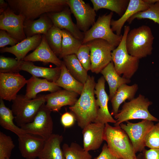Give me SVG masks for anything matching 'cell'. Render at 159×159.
<instances>
[{"mask_svg":"<svg viewBox=\"0 0 159 159\" xmlns=\"http://www.w3.org/2000/svg\"><path fill=\"white\" fill-rule=\"evenodd\" d=\"M113 15L112 12L109 14L100 16L94 24L88 31L84 33L82 44L95 39L104 40L115 48L120 42L122 35L114 33L111 26V21Z\"/></svg>","mask_w":159,"mask_h":159,"instance_id":"obj_8","label":"cell"},{"mask_svg":"<svg viewBox=\"0 0 159 159\" xmlns=\"http://www.w3.org/2000/svg\"><path fill=\"white\" fill-rule=\"evenodd\" d=\"M76 120L74 115L70 112H66L61 116L60 121L61 124L64 128L72 126Z\"/></svg>","mask_w":159,"mask_h":159,"instance_id":"obj_42","label":"cell"},{"mask_svg":"<svg viewBox=\"0 0 159 159\" xmlns=\"http://www.w3.org/2000/svg\"><path fill=\"white\" fill-rule=\"evenodd\" d=\"M96 84L94 77L89 75L80 97L74 105L69 107L78 126L82 129L94 122L97 116L98 107L94 93Z\"/></svg>","mask_w":159,"mask_h":159,"instance_id":"obj_1","label":"cell"},{"mask_svg":"<svg viewBox=\"0 0 159 159\" xmlns=\"http://www.w3.org/2000/svg\"><path fill=\"white\" fill-rule=\"evenodd\" d=\"M63 139L62 135L52 134L46 140L44 147L39 154V159H65L61 144Z\"/></svg>","mask_w":159,"mask_h":159,"instance_id":"obj_24","label":"cell"},{"mask_svg":"<svg viewBox=\"0 0 159 159\" xmlns=\"http://www.w3.org/2000/svg\"><path fill=\"white\" fill-rule=\"evenodd\" d=\"M152 104L151 101L141 94L129 102H125L121 109L114 116L116 121L115 126H119L124 122L134 119L159 121V120L149 111L148 107Z\"/></svg>","mask_w":159,"mask_h":159,"instance_id":"obj_5","label":"cell"},{"mask_svg":"<svg viewBox=\"0 0 159 159\" xmlns=\"http://www.w3.org/2000/svg\"><path fill=\"white\" fill-rule=\"evenodd\" d=\"M14 13L25 20H33L42 15L59 12L67 6V0H6Z\"/></svg>","mask_w":159,"mask_h":159,"instance_id":"obj_2","label":"cell"},{"mask_svg":"<svg viewBox=\"0 0 159 159\" xmlns=\"http://www.w3.org/2000/svg\"><path fill=\"white\" fill-rule=\"evenodd\" d=\"M61 67V74L55 82L56 84L64 89L73 92L80 95L83 90L84 84L77 81L70 74L63 62Z\"/></svg>","mask_w":159,"mask_h":159,"instance_id":"obj_30","label":"cell"},{"mask_svg":"<svg viewBox=\"0 0 159 159\" xmlns=\"http://www.w3.org/2000/svg\"><path fill=\"white\" fill-rule=\"evenodd\" d=\"M79 95L75 92L61 89L45 95V105L52 111L58 112L63 106L74 105Z\"/></svg>","mask_w":159,"mask_h":159,"instance_id":"obj_20","label":"cell"},{"mask_svg":"<svg viewBox=\"0 0 159 159\" xmlns=\"http://www.w3.org/2000/svg\"><path fill=\"white\" fill-rule=\"evenodd\" d=\"M25 20L23 16L15 14L9 6L0 14V29L21 42L26 38L24 30Z\"/></svg>","mask_w":159,"mask_h":159,"instance_id":"obj_14","label":"cell"},{"mask_svg":"<svg viewBox=\"0 0 159 159\" xmlns=\"http://www.w3.org/2000/svg\"><path fill=\"white\" fill-rule=\"evenodd\" d=\"M62 59L63 62L70 74L77 81L84 84L89 75L88 71L82 66L76 55H67Z\"/></svg>","mask_w":159,"mask_h":159,"instance_id":"obj_29","label":"cell"},{"mask_svg":"<svg viewBox=\"0 0 159 159\" xmlns=\"http://www.w3.org/2000/svg\"><path fill=\"white\" fill-rule=\"evenodd\" d=\"M15 145L11 137L0 132V159L10 158Z\"/></svg>","mask_w":159,"mask_h":159,"instance_id":"obj_38","label":"cell"},{"mask_svg":"<svg viewBox=\"0 0 159 159\" xmlns=\"http://www.w3.org/2000/svg\"><path fill=\"white\" fill-rule=\"evenodd\" d=\"M52 111L43 104L40 108L32 122L24 125L20 127L26 133L39 136L45 140L52 134L53 122Z\"/></svg>","mask_w":159,"mask_h":159,"instance_id":"obj_10","label":"cell"},{"mask_svg":"<svg viewBox=\"0 0 159 159\" xmlns=\"http://www.w3.org/2000/svg\"><path fill=\"white\" fill-rule=\"evenodd\" d=\"M90 50L91 67L93 73L98 74L112 61L111 53L115 48L107 41L101 39L86 43Z\"/></svg>","mask_w":159,"mask_h":159,"instance_id":"obj_9","label":"cell"},{"mask_svg":"<svg viewBox=\"0 0 159 159\" xmlns=\"http://www.w3.org/2000/svg\"><path fill=\"white\" fill-rule=\"evenodd\" d=\"M6 159H10V158H7Z\"/></svg>","mask_w":159,"mask_h":159,"instance_id":"obj_47","label":"cell"},{"mask_svg":"<svg viewBox=\"0 0 159 159\" xmlns=\"http://www.w3.org/2000/svg\"><path fill=\"white\" fill-rule=\"evenodd\" d=\"M14 116L11 110L6 107L3 100L0 99V125L4 128L14 132L18 137L26 132L15 125L13 120Z\"/></svg>","mask_w":159,"mask_h":159,"instance_id":"obj_31","label":"cell"},{"mask_svg":"<svg viewBox=\"0 0 159 159\" xmlns=\"http://www.w3.org/2000/svg\"><path fill=\"white\" fill-rule=\"evenodd\" d=\"M79 61L87 71L91 69L90 50L86 44H82L75 54Z\"/></svg>","mask_w":159,"mask_h":159,"instance_id":"obj_40","label":"cell"},{"mask_svg":"<svg viewBox=\"0 0 159 159\" xmlns=\"http://www.w3.org/2000/svg\"><path fill=\"white\" fill-rule=\"evenodd\" d=\"M158 0H130L127 8L123 14L117 20L112 19L111 28L113 32L121 35L122 28L125 22L136 13L148 9Z\"/></svg>","mask_w":159,"mask_h":159,"instance_id":"obj_16","label":"cell"},{"mask_svg":"<svg viewBox=\"0 0 159 159\" xmlns=\"http://www.w3.org/2000/svg\"><path fill=\"white\" fill-rule=\"evenodd\" d=\"M138 89V85L136 84L131 85L125 84L120 86L110 100L112 106L111 115L114 116L118 112L120 106L126 100L130 101L134 98Z\"/></svg>","mask_w":159,"mask_h":159,"instance_id":"obj_27","label":"cell"},{"mask_svg":"<svg viewBox=\"0 0 159 159\" xmlns=\"http://www.w3.org/2000/svg\"><path fill=\"white\" fill-rule=\"evenodd\" d=\"M62 51L59 58L66 56L75 54L82 45V41L74 37L69 32L62 29Z\"/></svg>","mask_w":159,"mask_h":159,"instance_id":"obj_33","label":"cell"},{"mask_svg":"<svg viewBox=\"0 0 159 159\" xmlns=\"http://www.w3.org/2000/svg\"><path fill=\"white\" fill-rule=\"evenodd\" d=\"M142 152L144 159H159V148L145 149Z\"/></svg>","mask_w":159,"mask_h":159,"instance_id":"obj_44","label":"cell"},{"mask_svg":"<svg viewBox=\"0 0 159 159\" xmlns=\"http://www.w3.org/2000/svg\"><path fill=\"white\" fill-rule=\"evenodd\" d=\"M53 25L52 20L47 14H44L37 19L25 20L24 30L26 38L38 34L46 35Z\"/></svg>","mask_w":159,"mask_h":159,"instance_id":"obj_26","label":"cell"},{"mask_svg":"<svg viewBox=\"0 0 159 159\" xmlns=\"http://www.w3.org/2000/svg\"><path fill=\"white\" fill-rule=\"evenodd\" d=\"M71 12L75 18L76 25L85 33L95 22V11L90 5L82 0H67Z\"/></svg>","mask_w":159,"mask_h":159,"instance_id":"obj_12","label":"cell"},{"mask_svg":"<svg viewBox=\"0 0 159 159\" xmlns=\"http://www.w3.org/2000/svg\"><path fill=\"white\" fill-rule=\"evenodd\" d=\"M71 13L70 10L67 6L61 11L47 14L54 26L61 30H67L76 38L82 41L84 37V32L80 30L73 22Z\"/></svg>","mask_w":159,"mask_h":159,"instance_id":"obj_17","label":"cell"},{"mask_svg":"<svg viewBox=\"0 0 159 159\" xmlns=\"http://www.w3.org/2000/svg\"><path fill=\"white\" fill-rule=\"evenodd\" d=\"M105 82L104 77L102 76L98 79L95 87L94 93L97 97L96 102L98 110L94 122L104 124L110 122L115 124L116 121L108 110V104L110 99L105 90Z\"/></svg>","mask_w":159,"mask_h":159,"instance_id":"obj_15","label":"cell"},{"mask_svg":"<svg viewBox=\"0 0 159 159\" xmlns=\"http://www.w3.org/2000/svg\"><path fill=\"white\" fill-rule=\"evenodd\" d=\"M103 139L110 150L120 159H135L136 157L131 143L126 133L120 126L105 124Z\"/></svg>","mask_w":159,"mask_h":159,"instance_id":"obj_3","label":"cell"},{"mask_svg":"<svg viewBox=\"0 0 159 159\" xmlns=\"http://www.w3.org/2000/svg\"><path fill=\"white\" fill-rule=\"evenodd\" d=\"M145 144L150 149L159 148V122L154 125L148 133Z\"/></svg>","mask_w":159,"mask_h":159,"instance_id":"obj_39","label":"cell"},{"mask_svg":"<svg viewBox=\"0 0 159 159\" xmlns=\"http://www.w3.org/2000/svg\"><path fill=\"white\" fill-rule=\"evenodd\" d=\"M45 95H39L35 99L29 100L24 95H18L12 101L11 110L18 126L32 121L41 107L46 102Z\"/></svg>","mask_w":159,"mask_h":159,"instance_id":"obj_7","label":"cell"},{"mask_svg":"<svg viewBox=\"0 0 159 159\" xmlns=\"http://www.w3.org/2000/svg\"><path fill=\"white\" fill-rule=\"evenodd\" d=\"M107 82L109 89V99L110 100L115 94L119 87L123 84L130 82V79L121 77L117 73L112 61L100 72Z\"/></svg>","mask_w":159,"mask_h":159,"instance_id":"obj_28","label":"cell"},{"mask_svg":"<svg viewBox=\"0 0 159 159\" xmlns=\"http://www.w3.org/2000/svg\"><path fill=\"white\" fill-rule=\"evenodd\" d=\"M8 3L4 0H0V14L3 12L8 7Z\"/></svg>","mask_w":159,"mask_h":159,"instance_id":"obj_45","label":"cell"},{"mask_svg":"<svg viewBox=\"0 0 159 159\" xmlns=\"http://www.w3.org/2000/svg\"><path fill=\"white\" fill-rule=\"evenodd\" d=\"M47 43L57 56L59 57L62 51V30L53 26L45 35Z\"/></svg>","mask_w":159,"mask_h":159,"instance_id":"obj_35","label":"cell"},{"mask_svg":"<svg viewBox=\"0 0 159 159\" xmlns=\"http://www.w3.org/2000/svg\"><path fill=\"white\" fill-rule=\"evenodd\" d=\"M26 84L24 96L26 98L29 100L36 98L37 94L41 92L48 91L52 93L61 89L55 82L33 76L27 80Z\"/></svg>","mask_w":159,"mask_h":159,"instance_id":"obj_23","label":"cell"},{"mask_svg":"<svg viewBox=\"0 0 159 159\" xmlns=\"http://www.w3.org/2000/svg\"><path fill=\"white\" fill-rule=\"evenodd\" d=\"M94 159H120L115 156L110 150L107 144L105 143L100 154Z\"/></svg>","mask_w":159,"mask_h":159,"instance_id":"obj_43","label":"cell"},{"mask_svg":"<svg viewBox=\"0 0 159 159\" xmlns=\"http://www.w3.org/2000/svg\"><path fill=\"white\" fill-rule=\"evenodd\" d=\"M95 11L105 9L113 11L121 16L126 10L129 0H91Z\"/></svg>","mask_w":159,"mask_h":159,"instance_id":"obj_32","label":"cell"},{"mask_svg":"<svg viewBox=\"0 0 159 159\" xmlns=\"http://www.w3.org/2000/svg\"><path fill=\"white\" fill-rule=\"evenodd\" d=\"M135 159H144L143 156L142 154H141L140 155H139L136 156V157Z\"/></svg>","mask_w":159,"mask_h":159,"instance_id":"obj_46","label":"cell"},{"mask_svg":"<svg viewBox=\"0 0 159 159\" xmlns=\"http://www.w3.org/2000/svg\"><path fill=\"white\" fill-rule=\"evenodd\" d=\"M19 148L21 156L26 159H34L43 149L46 140L25 133L18 137Z\"/></svg>","mask_w":159,"mask_h":159,"instance_id":"obj_19","label":"cell"},{"mask_svg":"<svg viewBox=\"0 0 159 159\" xmlns=\"http://www.w3.org/2000/svg\"><path fill=\"white\" fill-rule=\"evenodd\" d=\"M21 69L28 72L32 76L44 78L50 82H55L60 75L61 67H57L52 68L37 66L32 62L22 61Z\"/></svg>","mask_w":159,"mask_h":159,"instance_id":"obj_25","label":"cell"},{"mask_svg":"<svg viewBox=\"0 0 159 159\" xmlns=\"http://www.w3.org/2000/svg\"><path fill=\"white\" fill-rule=\"evenodd\" d=\"M154 37L150 28L142 25L134 28L128 33L126 46L128 53L139 59L152 54Z\"/></svg>","mask_w":159,"mask_h":159,"instance_id":"obj_4","label":"cell"},{"mask_svg":"<svg viewBox=\"0 0 159 159\" xmlns=\"http://www.w3.org/2000/svg\"><path fill=\"white\" fill-rule=\"evenodd\" d=\"M26 80L19 73L0 72V99L9 101L14 100Z\"/></svg>","mask_w":159,"mask_h":159,"instance_id":"obj_13","label":"cell"},{"mask_svg":"<svg viewBox=\"0 0 159 159\" xmlns=\"http://www.w3.org/2000/svg\"><path fill=\"white\" fill-rule=\"evenodd\" d=\"M22 61H18L13 58L0 56V72L19 73Z\"/></svg>","mask_w":159,"mask_h":159,"instance_id":"obj_37","label":"cell"},{"mask_svg":"<svg viewBox=\"0 0 159 159\" xmlns=\"http://www.w3.org/2000/svg\"><path fill=\"white\" fill-rule=\"evenodd\" d=\"M126 124L121 123L120 126L128 136L135 153L143 152L146 147L145 140L149 130L154 125L153 121L146 120L136 123L127 121Z\"/></svg>","mask_w":159,"mask_h":159,"instance_id":"obj_11","label":"cell"},{"mask_svg":"<svg viewBox=\"0 0 159 159\" xmlns=\"http://www.w3.org/2000/svg\"><path fill=\"white\" fill-rule=\"evenodd\" d=\"M42 39V34L27 37L13 46L0 48V52L11 53L16 57L18 60L23 61L29 52L34 51L39 46Z\"/></svg>","mask_w":159,"mask_h":159,"instance_id":"obj_22","label":"cell"},{"mask_svg":"<svg viewBox=\"0 0 159 159\" xmlns=\"http://www.w3.org/2000/svg\"><path fill=\"white\" fill-rule=\"evenodd\" d=\"M62 148L65 159H91L92 158V156L89 152L85 150L77 143L72 142L70 145L64 143Z\"/></svg>","mask_w":159,"mask_h":159,"instance_id":"obj_34","label":"cell"},{"mask_svg":"<svg viewBox=\"0 0 159 159\" xmlns=\"http://www.w3.org/2000/svg\"><path fill=\"white\" fill-rule=\"evenodd\" d=\"M130 31V27L125 25L121 41L118 46L112 52V61L118 74L124 78L130 79L137 71L139 66V59L130 55L126 46V39Z\"/></svg>","mask_w":159,"mask_h":159,"instance_id":"obj_6","label":"cell"},{"mask_svg":"<svg viewBox=\"0 0 159 159\" xmlns=\"http://www.w3.org/2000/svg\"><path fill=\"white\" fill-rule=\"evenodd\" d=\"M20 42L10 36L5 31L0 30V47H4L7 45L13 46Z\"/></svg>","mask_w":159,"mask_h":159,"instance_id":"obj_41","label":"cell"},{"mask_svg":"<svg viewBox=\"0 0 159 159\" xmlns=\"http://www.w3.org/2000/svg\"><path fill=\"white\" fill-rule=\"evenodd\" d=\"M23 61H39L45 64L52 63L58 67H61L63 63V61L58 57L50 48L44 34L42 35L40 44L32 53L26 55Z\"/></svg>","mask_w":159,"mask_h":159,"instance_id":"obj_21","label":"cell"},{"mask_svg":"<svg viewBox=\"0 0 159 159\" xmlns=\"http://www.w3.org/2000/svg\"><path fill=\"white\" fill-rule=\"evenodd\" d=\"M105 124L92 122L82 129L83 148L89 152L99 149L103 139Z\"/></svg>","mask_w":159,"mask_h":159,"instance_id":"obj_18","label":"cell"},{"mask_svg":"<svg viewBox=\"0 0 159 159\" xmlns=\"http://www.w3.org/2000/svg\"><path fill=\"white\" fill-rule=\"evenodd\" d=\"M135 19H149L159 25V0L151 5L146 10L138 12L134 14L127 21L130 24Z\"/></svg>","mask_w":159,"mask_h":159,"instance_id":"obj_36","label":"cell"}]
</instances>
